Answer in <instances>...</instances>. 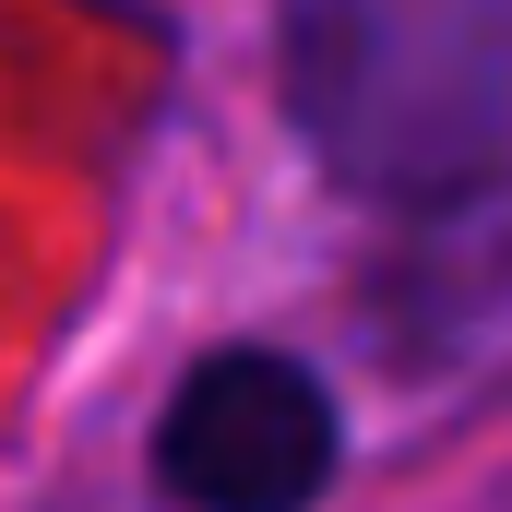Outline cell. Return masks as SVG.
Instances as JSON below:
<instances>
[{
    "instance_id": "obj_1",
    "label": "cell",
    "mask_w": 512,
    "mask_h": 512,
    "mask_svg": "<svg viewBox=\"0 0 512 512\" xmlns=\"http://www.w3.org/2000/svg\"><path fill=\"white\" fill-rule=\"evenodd\" d=\"M274 72L370 203H465L512 155V0H274Z\"/></svg>"
},
{
    "instance_id": "obj_2",
    "label": "cell",
    "mask_w": 512,
    "mask_h": 512,
    "mask_svg": "<svg viewBox=\"0 0 512 512\" xmlns=\"http://www.w3.org/2000/svg\"><path fill=\"white\" fill-rule=\"evenodd\" d=\"M334 453H346V417L322 370L286 346L191 358V382L167 393V429H155V465L191 512H310L334 489Z\"/></svg>"
},
{
    "instance_id": "obj_3",
    "label": "cell",
    "mask_w": 512,
    "mask_h": 512,
    "mask_svg": "<svg viewBox=\"0 0 512 512\" xmlns=\"http://www.w3.org/2000/svg\"><path fill=\"white\" fill-rule=\"evenodd\" d=\"M465 512H512V477H501V489H477V501H465Z\"/></svg>"
}]
</instances>
